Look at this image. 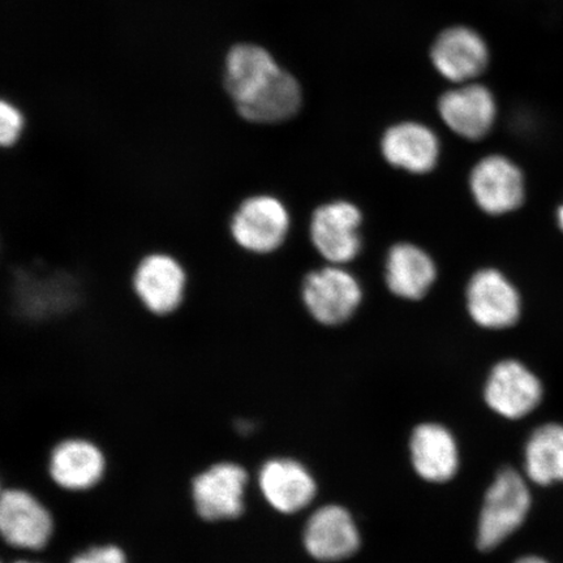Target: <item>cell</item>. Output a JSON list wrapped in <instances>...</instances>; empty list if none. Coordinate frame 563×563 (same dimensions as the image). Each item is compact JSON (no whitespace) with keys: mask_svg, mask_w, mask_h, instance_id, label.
Here are the masks:
<instances>
[{"mask_svg":"<svg viewBox=\"0 0 563 563\" xmlns=\"http://www.w3.org/2000/svg\"><path fill=\"white\" fill-rule=\"evenodd\" d=\"M272 55L253 45H239L228 55L224 87L234 104L256 96L279 73Z\"/></svg>","mask_w":563,"mask_h":563,"instance_id":"obj_18","label":"cell"},{"mask_svg":"<svg viewBox=\"0 0 563 563\" xmlns=\"http://www.w3.org/2000/svg\"><path fill=\"white\" fill-rule=\"evenodd\" d=\"M306 551L317 561L335 562L351 558L361 547L354 518L338 505H327L317 509L302 534Z\"/></svg>","mask_w":563,"mask_h":563,"instance_id":"obj_9","label":"cell"},{"mask_svg":"<svg viewBox=\"0 0 563 563\" xmlns=\"http://www.w3.org/2000/svg\"><path fill=\"white\" fill-rule=\"evenodd\" d=\"M528 481L548 487L563 483V424L548 422L534 429L525 446Z\"/></svg>","mask_w":563,"mask_h":563,"instance_id":"obj_21","label":"cell"},{"mask_svg":"<svg viewBox=\"0 0 563 563\" xmlns=\"http://www.w3.org/2000/svg\"><path fill=\"white\" fill-rule=\"evenodd\" d=\"M431 58L445 79L467 84L488 67L489 51L481 34L466 26H454L435 40Z\"/></svg>","mask_w":563,"mask_h":563,"instance_id":"obj_12","label":"cell"},{"mask_svg":"<svg viewBox=\"0 0 563 563\" xmlns=\"http://www.w3.org/2000/svg\"><path fill=\"white\" fill-rule=\"evenodd\" d=\"M24 130L23 114L12 103H0V143L4 147L13 146Z\"/></svg>","mask_w":563,"mask_h":563,"instance_id":"obj_22","label":"cell"},{"mask_svg":"<svg viewBox=\"0 0 563 563\" xmlns=\"http://www.w3.org/2000/svg\"><path fill=\"white\" fill-rule=\"evenodd\" d=\"M362 213L354 203L335 201L314 211L311 238L316 250L333 264L350 263L362 249Z\"/></svg>","mask_w":563,"mask_h":563,"instance_id":"obj_6","label":"cell"},{"mask_svg":"<svg viewBox=\"0 0 563 563\" xmlns=\"http://www.w3.org/2000/svg\"><path fill=\"white\" fill-rule=\"evenodd\" d=\"M471 192L481 209L501 216L522 206L523 175L512 162L503 156H489L475 166L470 179Z\"/></svg>","mask_w":563,"mask_h":563,"instance_id":"obj_10","label":"cell"},{"mask_svg":"<svg viewBox=\"0 0 563 563\" xmlns=\"http://www.w3.org/2000/svg\"><path fill=\"white\" fill-rule=\"evenodd\" d=\"M362 298L357 279L335 266L309 274L302 285V299L309 313L323 325H340L347 321Z\"/></svg>","mask_w":563,"mask_h":563,"instance_id":"obj_4","label":"cell"},{"mask_svg":"<svg viewBox=\"0 0 563 563\" xmlns=\"http://www.w3.org/2000/svg\"><path fill=\"white\" fill-rule=\"evenodd\" d=\"M438 277L431 256L413 244L400 243L386 260V284L399 298L418 300L426 297Z\"/></svg>","mask_w":563,"mask_h":563,"instance_id":"obj_19","label":"cell"},{"mask_svg":"<svg viewBox=\"0 0 563 563\" xmlns=\"http://www.w3.org/2000/svg\"><path fill=\"white\" fill-rule=\"evenodd\" d=\"M301 88L291 74L282 69L273 80L251 100L236 106L246 122L273 124L292 118L301 106Z\"/></svg>","mask_w":563,"mask_h":563,"instance_id":"obj_20","label":"cell"},{"mask_svg":"<svg viewBox=\"0 0 563 563\" xmlns=\"http://www.w3.org/2000/svg\"><path fill=\"white\" fill-rule=\"evenodd\" d=\"M249 475L236 463L213 464L192 481L196 512L207 522L235 519L244 511Z\"/></svg>","mask_w":563,"mask_h":563,"instance_id":"obj_3","label":"cell"},{"mask_svg":"<svg viewBox=\"0 0 563 563\" xmlns=\"http://www.w3.org/2000/svg\"><path fill=\"white\" fill-rule=\"evenodd\" d=\"M69 563H126V559L121 548L102 545L77 554Z\"/></svg>","mask_w":563,"mask_h":563,"instance_id":"obj_23","label":"cell"},{"mask_svg":"<svg viewBox=\"0 0 563 563\" xmlns=\"http://www.w3.org/2000/svg\"><path fill=\"white\" fill-rule=\"evenodd\" d=\"M471 317L483 328L506 329L516 325L520 316V298L504 274L485 269L477 272L467 288Z\"/></svg>","mask_w":563,"mask_h":563,"instance_id":"obj_11","label":"cell"},{"mask_svg":"<svg viewBox=\"0 0 563 563\" xmlns=\"http://www.w3.org/2000/svg\"><path fill=\"white\" fill-rule=\"evenodd\" d=\"M516 563H549L547 560L539 558V555H526L519 559Z\"/></svg>","mask_w":563,"mask_h":563,"instance_id":"obj_24","label":"cell"},{"mask_svg":"<svg viewBox=\"0 0 563 563\" xmlns=\"http://www.w3.org/2000/svg\"><path fill=\"white\" fill-rule=\"evenodd\" d=\"M532 496L517 470L499 471L485 496L478 519L477 545L492 551L519 530L531 510Z\"/></svg>","mask_w":563,"mask_h":563,"instance_id":"obj_1","label":"cell"},{"mask_svg":"<svg viewBox=\"0 0 563 563\" xmlns=\"http://www.w3.org/2000/svg\"><path fill=\"white\" fill-rule=\"evenodd\" d=\"M0 531L7 544L40 551L52 539L54 519L30 492L5 489L0 499Z\"/></svg>","mask_w":563,"mask_h":563,"instance_id":"obj_7","label":"cell"},{"mask_svg":"<svg viewBox=\"0 0 563 563\" xmlns=\"http://www.w3.org/2000/svg\"><path fill=\"white\" fill-rule=\"evenodd\" d=\"M410 450L415 471L427 482L446 483L460 468V452L454 435L448 428L434 422L415 428Z\"/></svg>","mask_w":563,"mask_h":563,"instance_id":"obj_16","label":"cell"},{"mask_svg":"<svg viewBox=\"0 0 563 563\" xmlns=\"http://www.w3.org/2000/svg\"><path fill=\"white\" fill-rule=\"evenodd\" d=\"M439 110L449 129L468 140L487 136L497 114L495 97L478 84L446 91L440 98Z\"/></svg>","mask_w":563,"mask_h":563,"instance_id":"obj_13","label":"cell"},{"mask_svg":"<svg viewBox=\"0 0 563 563\" xmlns=\"http://www.w3.org/2000/svg\"><path fill=\"white\" fill-rule=\"evenodd\" d=\"M558 220L560 224V229L563 231V207L559 209Z\"/></svg>","mask_w":563,"mask_h":563,"instance_id":"obj_25","label":"cell"},{"mask_svg":"<svg viewBox=\"0 0 563 563\" xmlns=\"http://www.w3.org/2000/svg\"><path fill=\"white\" fill-rule=\"evenodd\" d=\"M16 563H33V562H26V561H19Z\"/></svg>","mask_w":563,"mask_h":563,"instance_id":"obj_26","label":"cell"},{"mask_svg":"<svg viewBox=\"0 0 563 563\" xmlns=\"http://www.w3.org/2000/svg\"><path fill=\"white\" fill-rule=\"evenodd\" d=\"M187 274L165 253H153L137 265L133 288L147 311L166 316L176 311L185 298Z\"/></svg>","mask_w":563,"mask_h":563,"instance_id":"obj_8","label":"cell"},{"mask_svg":"<svg viewBox=\"0 0 563 563\" xmlns=\"http://www.w3.org/2000/svg\"><path fill=\"white\" fill-rule=\"evenodd\" d=\"M230 229L239 246L264 255L284 244L290 230V214L276 197L253 196L236 209Z\"/></svg>","mask_w":563,"mask_h":563,"instance_id":"obj_2","label":"cell"},{"mask_svg":"<svg viewBox=\"0 0 563 563\" xmlns=\"http://www.w3.org/2000/svg\"><path fill=\"white\" fill-rule=\"evenodd\" d=\"M260 489L267 504L282 514H295L313 501L317 487L311 473L298 461L276 457L260 470Z\"/></svg>","mask_w":563,"mask_h":563,"instance_id":"obj_14","label":"cell"},{"mask_svg":"<svg viewBox=\"0 0 563 563\" xmlns=\"http://www.w3.org/2000/svg\"><path fill=\"white\" fill-rule=\"evenodd\" d=\"M484 398L499 417L518 420L537 410L544 398V386L525 364L504 361L492 369Z\"/></svg>","mask_w":563,"mask_h":563,"instance_id":"obj_5","label":"cell"},{"mask_svg":"<svg viewBox=\"0 0 563 563\" xmlns=\"http://www.w3.org/2000/svg\"><path fill=\"white\" fill-rule=\"evenodd\" d=\"M384 157L394 167L426 174L438 165L440 143L427 125L402 123L387 130L382 143Z\"/></svg>","mask_w":563,"mask_h":563,"instance_id":"obj_17","label":"cell"},{"mask_svg":"<svg viewBox=\"0 0 563 563\" xmlns=\"http://www.w3.org/2000/svg\"><path fill=\"white\" fill-rule=\"evenodd\" d=\"M104 455L93 442L82 439L62 441L52 452L48 473L56 485L70 492L88 490L102 481Z\"/></svg>","mask_w":563,"mask_h":563,"instance_id":"obj_15","label":"cell"}]
</instances>
